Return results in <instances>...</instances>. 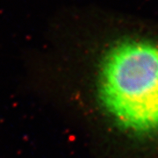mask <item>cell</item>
<instances>
[{
  "label": "cell",
  "instance_id": "1",
  "mask_svg": "<svg viewBox=\"0 0 158 158\" xmlns=\"http://www.w3.org/2000/svg\"><path fill=\"white\" fill-rule=\"evenodd\" d=\"M98 94L104 109L132 135H158V44L127 38L113 44L100 65Z\"/></svg>",
  "mask_w": 158,
  "mask_h": 158
}]
</instances>
